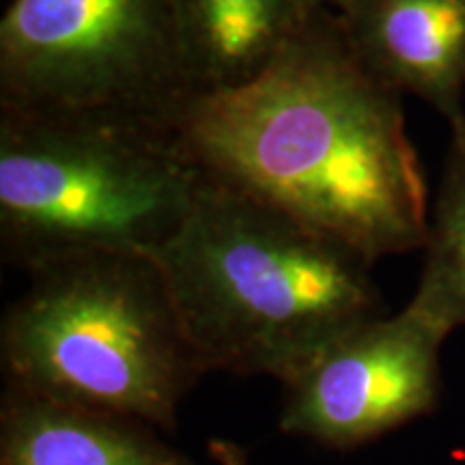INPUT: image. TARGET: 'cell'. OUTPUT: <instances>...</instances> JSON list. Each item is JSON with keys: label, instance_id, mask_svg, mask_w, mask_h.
<instances>
[{"label": "cell", "instance_id": "obj_1", "mask_svg": "<svg viewBox=\"0 0 465 465\" xmlns=\"http://www.w3.org/2000/svg\"><path fill=\"white\" fill-rule=\"evenodd\" d=\"M171 127L205 177L373 265L427 243L431 205L403 95L360 63L330 7L250 83L188 95Z\"/></svg>", "mask_w": 465, "mask_h": 465}, {"label": "cell", "instance_id": "obj_6", "mask_svg": "<svg viewBox=\"0 0 465 465\" xmlns=\"http://www.w3.org/2000/svg\"><path fill=\"white\" fill-rule=\"evenodd\" d=\"M449 334L411 302L349 330L282 383L281 431L351 450L431 414Z\"/></svg>", "mask_w": 465, "mask_h": 465}, {"label": "cell", "instance_id": "obj_8", "mask_svg": "<svg viewBox=\"0 0 465 465\" xmlns=\"http://www.w3.org/2000/svg\"><path fill=\"white\" fill-rule=\"evenodd\" d=\"M330 0H173L190 95L246 84Z\"/></svg>", "mask_w": 465, "mask_h": 465}, {"label": "cell", "instance_id": "obj_11", "mask_svg": "<svg viewBox=\"0 0 465 465\" xmlns=\"http://www.w3.org/2000/svg\"><path fill=\"white\" fill-rule=\"evenodd\" d=\"M209 452L216 459L220 465H248V459L243 455V450L232 441L224 440H213L209 444Z\"/></svg>", "mask_w": 465, "mask_h": 465}, {"label": "cell", "instance_id": "obj_10", "mask_svg": "<svg viewBox=\"0 0 465 465\" xmlns=\"http://www.w3.org/2000/svg\"><path fill=\"white\" fill-rule=\"evenodd\" d=\"M422 252L411 304L450 332L465 328V134H452Z\"/></svg>", "mask_w": 465, "mask_h": 465}, {"label": "cell", "instance_id": "obj_9", "mask_svg": "<svg viewBox=\"0 0 465 465\" xmlns=\"http://www.w3.org/2000/svg\"><path fill=\"white\" fill-rule=\"evenodd\" d=\"M0 465H194L132 418L5 388Z\"/></svg>", "mask_w": 465, "mask_h": 465}, {"label": "cell", "instance_id": "obj_3", "mask_svg": "<svg viewBox=\"0 0 465 465\" xmlns=\"http://www.w3.org/2000/svg\"><path fill=\"white\" fill-rule=\"evenodd\" d=\"M201 183L168 125L0 108V250L26 274L89 254L155 257Z\"/></svg>", "mask_w": 465, "mask_h": 465}, {"label": "cell", "instance_id": "obj_7", "mask_svg": "<svg viewBox=\"0 0 465 465\" xmlns=\"http://www.w3.org/2000/svg\"><path fill=\"white\" fill-rule=\"evenodd\" d=\"M360 63L465 134V0H330Z\"/></svg>", "mask_w": 465, "mask_h": 465}, {"label": "cell", "instance_id": "obj_4", "mask_svg": "<svg viewBox=\"0 0 465 465\" xmlns=\"http://www.w3.org/2000/svg\"><path fill=\"white\" fill-rule=\"evenodd\" d=\"M28 278L0 328L7 388L173 429L207 371L158 261L89 254Z\"/></svg>", "mask_w": 465, "mask_h": 465}, {"label": "cell", "instance_id": "obj_5", "mask_svg": "<svg viewBox=\"0 0 465 465\" xmlns=\"http://www.w3.org/2000/svg\"><path fill=\"white\" fill-rule=\"evenodd\" d=\"M173 0H9L0 108L173 125L188 100Z\"/></svg>", "mask_w": 465, "mask_h": 465}, {"label": "cell", "instance_id": "obj_2", "mask_svg": "<svg viewBox=\"0 0 465 465\" xmlns=\"http://www.w3.org/2000/svg\"><path fill=\"white\" fill-rule=\"evenodd\" d=\"M153 259L207 373L284 383L349 330L383 315L369 259L205 174L183 224Z\"/></svg>", "mask_w": 465, "mask_h": 465}]
</instances>
